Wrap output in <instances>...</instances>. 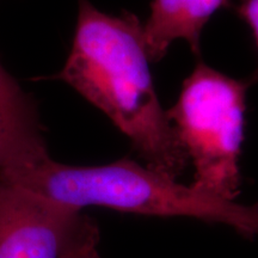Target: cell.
I'll use <instances>...</instances> for the list:
<instances>
[{"instance_id":"cell-1","label":"cell","mask_w":258,"mask_h":258,"mask_svg":"<svg viewBox=\"0 0 258 258\" xmlns=\"http://www.w3.org/2000/svg\"><path fill=\"white\" fill-rule=\"evenodd\" d=\"M150 62L137 16H111L78 0L72 49L57 79L104 112L148 167L178 179L189 159L161 108Z\"/></svg>"},{"instance_id":"cell-2","label":"cell","mask_w":258,"mask_h":258,"mask_svg":"<svg viewBox=\"0 0 258 258\" xmlns=\"http://www.w3.org/2000/svg\"><path fill=\"white\" fill-rule=\"evenodd\" d=\"M0 179L73 211L97 206L151 217H188L227 225L246 238L258 235V202L246 206L214 198L129 159L71 166L50 158L41 141L5 164Z\"/></svg>"},{"instance_id":"cell-3","label":"cell","mask_w":258,"mask_h":258,"mask_svg":"<svg viewBox=\"0 0 258 258\" xmlns=\"http://www.w3.org/2000/svg\"><path fill=\"white\" fill-rule=\"evenodd\" d=\"M247 86L199 62L166 111L195 170L191 186L226 201L240 192Z\"/></svg>"},{"instance_id":"cell-4","label":"cell","mask_w":258,"mask_h":258,"mask_svg":"<svg viewBox=\"0 0 258 258\" xmlns=\"http://www.w3.org/2000/svg\"><path fill=\"white\" fill-rule=\"evenodd\" d=\"M96 235L88 215L0 179V258H70Z\"/></svg>"},{"instance_id":"cell-5","label":"cell","mask_w":258,"mask_h":258,"mask_svg":"<svg viewBox=\"0 0 258 258\" xmlns=\"http://www.w3.org/2000/svg\"><path fill=\"white\" fill-rule=\"evenodd\" d=\"M230 0H152L144 24V36L151 62L166 55L171 44L184 40L194 54H200L203 28Z\"/></svg>"},{"instance_id":"cell-6","label":"cell","mask_w":258,"mask_h":258,"mask_svg":"<svg viewBox=\"0 0 258 258\" xmlns=\"http://www.w3.org/2000/svg\"><path fill=\"white\" fill-rule=\"evenodd\" d=\"M41 141L36 112L28 96L0 63V169Z\"/></svg>"},{"instance_id":"cell-7","label":"cell","mask_w":258,"mask_h":258,"mask_svg":"<svg viewBox=\"0 0 258 258\" xmlns=\"http://www.w3.org/2000/svg\"><path fill=\"white\" fill-rule=\"evenodd\" d=\"M237 14L249 27L258 50V0H240L237 6ZM252 80H258V71Z\"/></svg>"},{"instance_id":"cell-8","label":"cell","mask_w":258,"mask_h":258,"mask_svg":"<svg viewBox=\"0 0 258 258\" xmlns=\"http://www.w3.org/2000/svg\"><path fill=\"white\" fill-rule=\"evenodd\" d=\"M98 241L99 235L89 239L86 243H84L78 250H76L71 254L70 258H99L98 253Z\"/></svg>"}]
</instances>
